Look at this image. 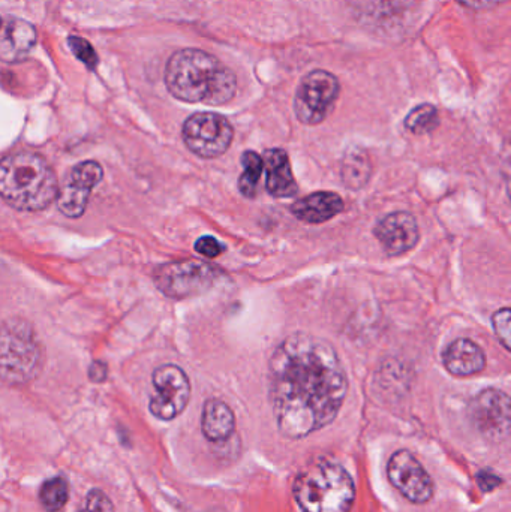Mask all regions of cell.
<instances>
[{
    "instance_id": "cell-1",
    "label": "cell",
    "mask_w": 511,
    "mask_h": 512,
    "mask_svg": "<svg viewBox=\"0 0 511 512\" xmlns=\"http://www.w3.org/2000/svg\"><path fill=\"white\" fill-rule=\"evenodd\" d=\"M269 393L279 432L306 438L338 417L347 373L329 342L299 331L285 337L270 358Z\"/></svg>"
},
{
    "instance_id": "cell-2",
    "label": "cell",
    "mask_w": 511,
    "mask_h": 512,
    "mask_svg": "<svg viewBox=\"0 0 511 512\" xmlns=\"http://www.w3.org/2000/svg\"><path fill=\"white\" fill-rule=\"evenodd\" d=\"M165 84L174 98L183 102L228 104L236 95L234 72L218 57L197 48L176 51L165 69Z\"/></svg>"
},
{
    "instance_id": "cell-3",
    "label": "cell",
    "mask_w": 511,
    "mask_h": 512,
    "mask_svg": "<svg viewBox=\"0 0 511 512\" xmlns=\"http://www.w3.org/2000/svg\"><path fill=\"white\" fill-rule=\"evenodd\" d=\"M59 194L53 168L41 155L12 153L0 159V198L23 212H38L50 206Z\"/></svg>"
},
{
    "instance_id": "cell-4",
    "label": "cell",
    "mask_w": 511,
    "mask_h": 512,
    "mask_svg": "<svg viewBox=\"0 0 511 512\" xmlns=\"http://www.w3.org/2000/svg\"><path fill=\"white\" fill-rule=\"evenodd\" d=\"M293 495L303 512H350L356 486L341 465L320 459L297 475Z\"/></svg>"
},
{
    "instance_id": "cell-5",
    "label": "cell",
    "mask_w": 511,
    "mask_h": 512,
    "mask_svg": "<svg viewBox=\"0 0 511 512\" xmlns=\"http://www.w3.org/2000/svg\"><path fill=\"white\" fill-rule=\"evenodd\" d=\"M42 361L44 351L30 322L11 318L0 325V381L29 384L41 373Z\"/></svg>"
},
{
    "instance_id": "cell-6",
    "label": "cell",
    "mask_w": 511,
    "mask_h": 512,
    "mask_svg": "<svg viewBox=\"0 0 511 512\" xmlns=\"http://www.w3.org/2000/svg\"><path fill=\"white\" fill-rule=\"evenodd\" d=\"M219 276L221 271L215 265L198 259H185L159 265L153 279L162 294L174 300H183L209 291Z\"/></svg>"
},
{
    "instance_id": "cell-7",
    "label": "cell",
    "mask_w": 511,
    "mask_h": 512,
    "mask_svg": "<svg viewBox=\"0 0 511 512\" xmlns=\"http://www.w3.org/2000/svg\"><path fill=\"white\" fill-rule=\"evenodd\" d=\"M341 93V84L335 75L324 69L309 72L294 96V113L303 125H320L329 117Z\"/></svg>"
},
{
    "instance_id": "cell-8",
    "label": "cell",
    "mask_w": 511,
    "mask_h": 512,
    "mask_svg": "<svg viewBox=\"0 0 511 512\" xmlns=\"http://www.w3.org/2000/svg\"><path fill=\"white\" fill-rule=\"evenodd\" d=\"M183 141L194 155L203 159L224 155L234 137L231 123L221 114H192L183 125Z\"/></svg>"
},
{
    "instance_id": "cell-9",
    "label": "cell",
    "mask_w": 511,
    "mask_h": 512,
    "mask_svg": "<svg viewBox=\"0 0 511 512\" xmlns=\"http://www.w3.org/2000/svg\"><path fill=\"white\" fill-rule=\"evenodd\" d=\"M153 393L150 412L158 420L171 421L179 417L191 399V384L188 376L174 364H164L153 373Z\"/></svg>"
},
{
    "instance_id": "cell-10",
    "label": "cell",
    "mask_w": 511,
    "mask_h": 512,
    "mask_svg": "<svg viewBox=\"0 0 511 512\" xmlns=\"http://www.w3.org/2000/svg\"><path fill=\"white\" fill-rule=\"evenodd\" d=\"M392 486L413 504H428L434 496V481L422 463L407 450L396 451L387 466Z\"/></svg>"
},
{
    "instance_id": "cell-11",
    "label": "cell",
    "mask_w": 511,
    "mask_h": 512,
    "mask_svg": "<svg viewBox=\"0 0 511 512\" xmlns=\"http://www.w3.org/2000/svg\"><path fill=\"white\" fill-rule=\"evenodd\" d=\"M104 177L101 165L95 161L80 162L66 177L57 194V207L66 218H80L86 212L90 194Z\"/></svg>"
},
{
    "instance_id": "cell-12",
    "label": "cell",
    "mask_w": 511,
    "mask_h": 512,
    "mask_svg": "<svg viewBox=\"0 0 511 512\" xmlns=\"http://www.w3.org/2000/svg\"><path fill=\"white\" fill-rule=\"evenodd\" d=\"M474 426L489 439H503L510 430V399L504 391L488 388L470 405Z\"/></svg>"
},
{
    "instance_id": "cell-13",
    "label": "cell",
    "mask_w": 511,
    "mask_h": 512,
    "mask_svg": "<svg viewBox=\"0 0 511 512\" xmlns=\"http://www.w3.org/2000/svg\"><path fill=\"white\" fill-rule=\"evenodd\" d=\"M374 234L390 256L407 254L420 240L419 224L408 212L390 213L378 222Z\"/></svg>"
},
{
    "instance_id": "cell-14",
    "label": "cell",
    "mask_w": 511,
    "mask_h": 512,
    "mask_svg": "<svg viewBox=\"0 0 511 512\" xmlns=\"http://www.w3.org/2000/svg\"><path fill=\"white\" fill-rule=\"evenodd\" d=\"M443 364L453 376L467 378L485 370V352L471 339H458L444 349Z\"/></svg>"
},
{
    "instance_id": "cell-15",
    "label": "cell",
    "mask_w": 511,
    "mask_h": 512,
    "mask_svg": "<svg viewBox=\"0 0 511 512\" xmlns=\"http://www.w3.org/2000/svg\"><path fill=\"white\" fill-rule=\"evenodd\" d=\"M264 168H266V189L272 197L291 198L299 192L296 179L291 170L288 153L282 149H269L264 152Z\"/></svg>"
},
{
    "instance_id": "cell-16",
    "label": "cell",
    "mask_w": 511,
    "mask_h": 512,
    "mask_svg": "<svg viewBox=\"0 0 511 512\" xmlns=\"http://www.w3.org/2000/svg\"><path fill=\"white\" fill-rule=\"evenodd\" d=\"M344 212V201L335 192H314L291 206V213L306 224H324Z\"/></svg>"
},
{
    "instance_id": "cell-17",
    "label": "cell",
    "mask_w": 511,
    "mask_h": 512,
    "mask_svg": "<svg viewBox=\"0 0 511 512\" xmlns=\"http://www.w3.org/2000/svg\"><path fill=\"white\" fill-rule=\"evenodd\" d=\"M36 44V30L23 20H12L0 35V60L6 63L21 62L29 56Z\"/></svg>"
},
{
    "instance_id": "cell-18",
    "label": "cell",
    "mask_w": 511,
    "mask_h": 512,
    "mask_svg": "<svg viewBox=\"0 0 511 512\" xmlns=\"http://www.w3.org/2000/svg\"><path fill=\"white\" fill-rule=\"evenodd\" d=\"M201 430L210 442H224L236 430V417L227 403L210 399L204 403Z\"/></svg>"
},
{
    "instance_id": "cell-19",
    "label": "cell",
    "mask_w": 511,
    "mask_h": 512,
    "mask_svg": "<svg viewBox=\"0 0 511 512\" xmlns=\"http://www.w3.org/2000/svg\"><path fill=\"white\" fill-rule=\"evenodd\" d=\"M372 167L368 155L354 150L342 162V180L350 189H360L371 179Z\"/></svg>"
},
{
    "instance_id": "cell-20",
    "label": "cell",
    "mask_w": 511,
    "mask_h": 512,
    "mask_svg": "<svg viewBox=\"0 0 511 512\" xmlns=\"http://www.w3.org/2000/svg\"><path fill=\"white\" fill-rule=\"evenodd\" d=\"M243 174L239 179V189L243 197L255 198L258 194V183L263 173V158L258 153L248 150L242 155Z\"/></svg>"
},
{
    "instance_id": "cell-21",
    "label": "cell",
    "mask_w": 511,
    "mask_h": 512,
    "mask_svg": "<svg viewBox=\"0 0 511 512\" xmlns=\"http://www.w3.org/2000/svg\"><path fill=\"white\" fill-rule=\"evenodd\" d=\"M69 484L66 478L54 477L45 481L39 490V501L47 512H59L68 504Z\"/></svg>"
},
{
    "instance_id": "cell-22",
    "label": "cell",
    "mask_w": 511,
    "mask_h": 512,
    "mask_svg": "<svg viewBox=\"0 0 511 512\" xmlns=\"http://www.w3.org/2000/svg\"><path fill=\"white\" fill-rule=\"evenodd\" d=\"M440 125V114H438L437 108L431 104H422L419 107L411 110L405 119V128L411 132V134L425 135L431 134L432 131L438 128Z\"/></svg>"
},
{
    "instance_id": "cell-23",
    "label": "cell",
    "mask_w": 511,
    "mask_h": 512,
    "mask_svg": "<svg viewBox=\"0 0 511 512\" xmlns=\"http://www.w3.org/2000/svg\"><path fill=\"white\" fill-rule=\"evenodd\" d=\"M68 42L72 53L78 57V60H81V62L89 66L90 69L96 68V65H98V56H96L95 50H93L92 45H90L86 39L71 36Z\"/></svg>"
},
{
    "instance_id": "cell-24",
    "label": "cell",
    "mask_w": 511,
    "mask_h": 512,
    "mask_svg": "<svg viewBox=\"0 0 511 512\" xmlns=\"http://www.w3.org/2000/svg\"><path fill=\"white\" fill-rule=\"evenodd\" d=\"M78 512H114V505L102 490L93 489L87 493L83 507Z\"/></svg>"
},
{
    "instance_id": "cell-25",
    "label": "cell",
    "mask_w": 511,
    "mask_h": 512,
    "mask_svg": "<svg viewBox=\"0 0 511 512\" xmlns=\"http://www.w3.org/2000/svg\"><path fill=\"white\" fill-rule=\"evenodd\" d=\"M510 309L504 307V309L495 312L494 318H492V324H494L495 334H497L500 342L503 343L504 348L510 351Z\"/></svg>"
},
{
    "instance_id": "cell-26",
    "label": "cell",
    "mask_w": 511,
    "mask_h": 512,
    "mask_svg": "<svg viewBox=\"0 0 511 512\" xmlns=\"http://www.w3.org/2000/svg\"><path fill=\"white\" fill-rule=\"evenodd\" d=\"M195 251L206 258H216L225 251V246L221 245L215 237L204 236L195 243Z\"/></svg>"
},
{
    "instance_id": "cell-27",
    "label": "cell",
    "mask_w": 511,
    "mask_h": 512,
    "mask_svg": "<svg viewBox=\"0 0 511 512\" xmlns=\"http://www.w3.org/2000/svg\"><path fill=\"white\" fill-rule=\"evenodd\" d=\"M458 2L471 9H488L501 5V3L507 2V0H458Z\"/></svg>"
},
{
    "instance_id": "cell-28",
    "label": "cell",
    "mask_w": 511,
    "mask_h": 512,
    "mask_svg": "<svg viewBox=\"0 0 511 512\" xmlns=\"http://www.w3.org/2000/svg\"><path fill=\"white\" fill-rule=\"evenodd\" d=\"M479 483L480 487H482L485 492H491L495 487L500 486L501 480L497 475L489 474V472H483V474L479 475Z\"/></svg>"
},
{
    "instance_id": "cell-29",
    "label": "cell",
    "mask_w": 511,
    "mask_h": 512,
    "mask_svg": "<svg viewBox=\"0 0 511 512\" xmlns=\"http://www.w3.org/2000/svg\"><path fill=\"white\" fill-rule=\"evenodd\" d=\"M105 378H107V366L104 363H93L90 367V379L102 382Z\"/></svg>"
},
{
    "instance_id": "cell-30",
    "label": "cell",
    "mask_w": 511,
    "mask_h": 512,
    "mask_svg": "<svg viewBox=\"0 0 511 512\" xmlns=\"http://www.w3.org/2000/svg\"><path fill=\"white\" fill-rule=\"evenodd\" d=\"M2 24H3V21H2V18H0V29H2Z\"/></svg>"
}]
</instances>
